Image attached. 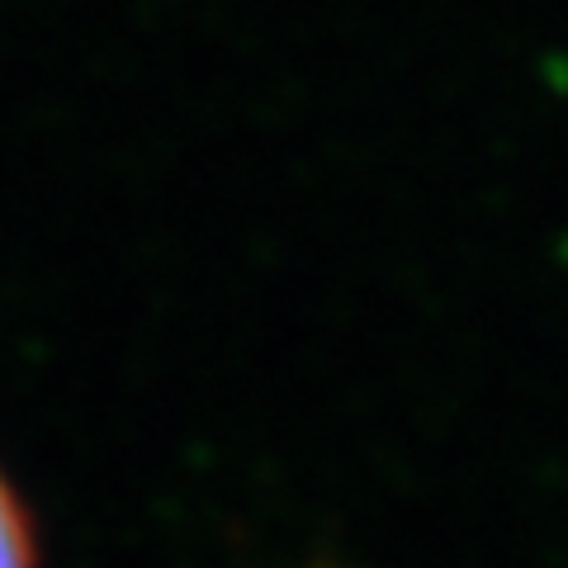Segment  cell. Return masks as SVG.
I'll return each instance as SVG.
<instances>
[{"label":"cell","instance_id":"obj_1","mask_svg":"<svg viewBox=\"0 0 568 568\" xmlns=\"http://www.w3.org/2000/svg\"><path fill=\"white\" fill-rule=\"evenodd\" d=\"M0 568H43L39 526L6 469H0Z\"/></svg>","mask_w":568,"mask_h":568}]
</instances>
